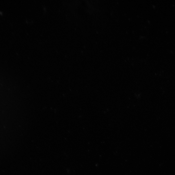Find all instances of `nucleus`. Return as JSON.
I'll return each instance as SVG.
<instances>
[]
</instances>
